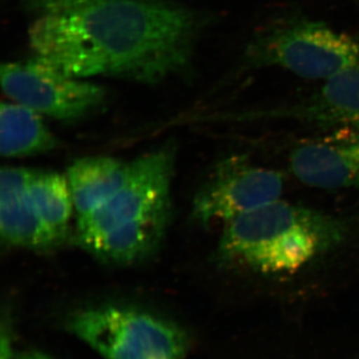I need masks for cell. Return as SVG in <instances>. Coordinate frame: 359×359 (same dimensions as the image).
Returning a JSON list of instances; mask_svg holds the SVG:
<instances>
[{
    "mask_svg": "<svg viewBox=\"0 0 359 359\" xmlns=\"http://www.w3.org/2000/svg\"><path fill=\"white\" fill-rule=\"evenodd\" d=\"M35 55L66 74L158 84L190 72L209 25L170 0H25Z\"/></svg>",
    "mask_w": 359,
    "mask_h": 359,
    "instance_id": "1",
    "label": "cell"
},
{
    "mask_svg": "<svg viewBox=\"0 0 359 359\" xmlns=\"http://www.w3.org/2000/svg\"><path fill=\"white\" fill-rule=\"evenodd\" d=\"M175 154L161 148L130 162L124 184L77 219V245L106 264H136L159 248L171 216Z\"/></svg>",
    "mask_w": 359,
    "mask_h": 359,
    "instance_id": "2",
    "label": "cell"
},
{
    "mask_svg": "<svg viewBox=\"0 0 359 359\" xmlns=\"http://www.w3.org/2000/svg\"><path fill=\"white\" fill-rule=\"evenodd\" d=\"M224 226L217 262L261 275L299 271L339 247L347 233L346 224L339 219L280 200Z\"/></svg>",
    "mask_w": 359,
    "mask_h": 359,
    "instance_id": "3",
    "label": "cell"
},
{
    "mask_svg": "<svg viewBox=\"0 0 359 359\" xmlns=\"http://www.w3.org/2000/svg\"><path fill=\"white\" fill-rule=\"evenodd\" d=\"M358 65V39L294 15L273 21L250 37L238 72L280 68L304 79L325 81Z\"/></svg>",
    "mask_w": 359,
    "mask_h": 359,
    "instance_id": "4",
    "label": "cell"
},
{
    "mask_svg": "<svg viewBox=\"0 0 359 359\" xmlns=\"http://www.w3.org/2000/svg\"><path fill=\"white\" fill-rule=\"evenodd\" d=\"M75 337L104 359H184L188 337L157 314L120 306L78 311L68 321Z\"/></svg>",
    "mask_w": 359,
    "mask_h": 359,
    "instance_id": "5",
    "label": "cell"
},
{
    "mask_svg": "<svg viewBox=\"0 0 359 359\" xmlns=\"http://www.w3.org/2000/svg\"><path fill=\"white\" fill-rule=\"evenodd\" d=\"M2 90L13 102L60 121L82 119L101 107L106 90L66 74L35 55L1 65Z\"/></svg>",
    "mask_w": 359,
    "mask_h": 359,
    "instance_id": "6",
    "label": "cell"
},
{
    "mask_svg": "<svg viewBox=\"0 0 359 359\" xmlns=\"http://www.w3.org/2000/svg\"><path fill=\"white\" fill-rule=\"evenodd\" d=\"M283 177L280 172L257 166L245 155L222 160L201 187L193 216L204 226L223 223L280 200Z\"/></svg>",
    "mask_w": 359,
    "mask_h": 359,
    "instance_id": "7",
    "label": "cell"
},
{
    "mask_svg": "<svg viewBox=\"0 0 359 359\" xmlns=\"http://www.w3.org/2000/svg\"><path fill=\"white\" fill-rule=\"evenodd\" d=\"M244 120L287 119L359 134V65L325 80L299 102L243 113Z\"/></svg>",
    "mask_w": 359,
    "mask_h": 359,
    "instance_id": "8",
    "label": "cell"
},
{
    "mask_svg": "<svg viewBox=\"0 0 359 359\" xmlns=\"http://www.w3.org/2000/svg\"><path fill=\"white\" fill-rule=\"evenodd\" d=\"M292 174L313 188H358L359 134L339 130V134L309 142L292 151Z\"/></svg>",
    "mask_w": 359,
    "mask_h": 359,
    "instance_id": "9",
    "label": "cell"
},
{
    "mask_svg": "<svg viewBox=\"0 0 359 359\" xmlns=\"http://www.w3.org/2000/svg\"><path fill=\"white\" fill-rule=\"evenodd\" d=\"M30 170L4 167L0 173V235L9 247L48 250L59 245L40 219L28 193Z\"/></svg>",
    "mask_w": 359,
    "mask_h": 359,
    "instance_id": "10",
    "label": "cell"
},
{
    "mask_svg": "<svg viewBox=\"0 0 359 359\" xmlns=\"http://www.w3.org/2000/svg\"><path fill=\"white\" fill-rule=\"evenodd\" d=\"M130 162L105 156L75 161L67 171L77 219L86 216L109 199L124 184Z\"/></svg>",
    "mask_w": 359,
    "mask_h": 359,
    "instance_id": "11",
    "label": "cell"
},
{
    "mask_svg": "<svg viewBox=\"0 0 359 359\" xmlns=\"http://www.w3.org/2000/svg\"><path fill=\"white\" fill-rule=\"evenodd\" d=\"M58 146L55 135L39 113L15 102L0 108V152L4 157L20 158L50 152Z\"/></svg>",
    "mask_w": 359,
    "mask_h": 359,
    "instance_id": "12",
    "label": "cell"
},
{
    "mask_svg": "<svg viewBox=\"0 0 359 359\" xmlns=\"http://www.w3.org/2000/svg\"><path fill=\"white\" fill-rule=\"evenodd\" d=\"M28 193L42 223L60 245L67 237L75 210L67 177L56 172L30 170Z\"/></svg>",
    "mask_w": 359,
    "mask_h": 359,
    "instance_id": "13",
    "label": "cell"
},
{
    "mask_svg": "<svg viewBox=\"0 0 359 359\" xmlns=\"http://www.w3.org/2000/svg\"><path fill=\"white\" fill-rule=\"evenodd\" d=\"M9 327L4 325L1 337V359H18L14 353ZM20 359V358H18Z\"/></svg>",
    "mask_w": 359,
    "mask_h": 359,
    "instance_id": "14",
    "label": "cell"
},
{
    "mask_svg": "<svg viewBox=\"0 0 359 359\" xmlns=\"http://www.w3.org/2000/svg\"><path fill=\"white\" fill-rule=\"evenodd\" d=\"M20 359H53L41 351H32L25 353L20 356Z\"/></svg>",
    "mask_w": 359,
    "mask_h": 359,
    "instance_id": "15",
    "label": "cell"
}]
</instances>
